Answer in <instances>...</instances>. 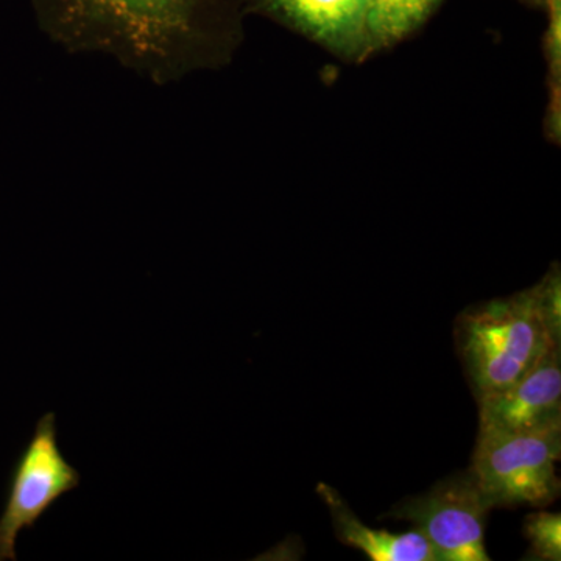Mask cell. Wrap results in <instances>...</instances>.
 <instances>
[{"instance_id":"1","label":"cell","mask_w":561,"mask_h":561,"mask_svg":"<svg viewBox=\"0 0 561 561\" xmlns=\"http://www.w3.org/2000/svg\"><path fill=\"white\" fill-rule=\"evenodd\" d=\"M43 31L105 51L157 81L179 79L217 0H32Z\"/></svg>"},{"instance_id":"2","label":"cell","mask_w":561,"mask_h":561,"mask_svg":"<svg viewBox=\"0 0 561 561\" xmlns=\"http://www.w3.org/2000/svg\"><path fill=\"white\" fill-rule=\"evenodd\" d=\"M454 339L476 400L518 381L561 343L559 276L465 309L457 316Z\"/></svg>"},{"instance_id":"3","label":"cell","mask_w":561,"mask_h":561,"mask_svg":"<svg viewBox=\"0 0 561 561\" xmlns=\"http://www.w3.org/2000/svg\"><path fill=\"white\" fill-rule=\"evenodd\" d=\"M561 421L518 434H478L470 471L491 508L551 505L560 496Z\"/></svg>"},{"instance_id":"4","label":"cell","mask_w":561,"mask_h":561,"mask_svg":"<svg viewBox=\"0 0 561 561\" xmlns=\"http://www.w3.org/2000/svg\"><path fill=\"white\" fill-rule=\"evenodd\" d=\"M491 511L471 472L465 471L398 502L387 516L412 523L437 561H489L485 526Z\"/></svg>"},{"instance_id":"5","label":"cell","mask_w":561,"mask_h":561,"mask_svg":"<svg viewBox=\"0 0 561 561\" xmlns=\"http://www.w3.org/2000/svg\"><path fill=\"white\" fill-rule=\"evenodd\" d=\"M80 479L58 446L57 415L47 412L11 471L9 496L0 515V561L18 560L21 531L32 529L55 502L80 485Z\"/></svg>"},{"instance_id":"6","label":"cell","mask_w":561,"mask_h":561,"mask_svg":"<svg viewBox=\"0 0 561 561\" xmlns=\"http://www.w3.org/2000/svg\"><path fill=\"white\" fill-rule=\"evenodd\" d=\"M479 434H518L561 421V343L518 381L479 398Z\"/></svg>"},{"instance_id":"7","label":"cell","mask_w":561,"mask_h":561,"mask_svg":"<svg viewBox=\"0 0 561 561\" xmlns=\"http://www.w3.org/2000/svg\"><path fill=\"white\" fill-rule=\"evenodd\" d=\"M317 494L331 513L339 540L364 552L371 561H437L431 542L419 530L397 535L371 529L354 515L341 493L328 483H319Z\"/></svg>"},{"instance_id":"8","label":"cell","mask_w":561,"mask_h":561,"mask_svg":"<svg viewBox=\"0 0 561 561\" xmlns=\"http://www.w3.org/2000/svg\"><path fill=\"white\" fill-rule=\"evenodd\" d=\"M316 38L342 43L364 33L367 0H261Z\"/></svg>"},{"instance_id":"9","label":"cell","mask_w":561,"mask_h":561,"mask_svg":"<svg viewBox=\"0 0 561 561\" xmlns=\"http://www.w3.org/2000/svg\"><path fill=\"white\" fill-rule=\"evenodd\" d=\"M440 0H367L364 33L379 44L408 35Z\"/></svg>"},{"instance_id":"10","label":"cell","mask_w":561,"mask_h":561,"mask_svg":"<svg viewBox=\"0 0 561 561\" xmlns=\"http://www.w3.org/2000/svg\"><path fill=\"white\" fill-rule=\"evenodd\" d=\"M524 535L530 542V557L542 561L561 560V515L552 512H535L527 515Z\"/></svg>"}]
</instances>
